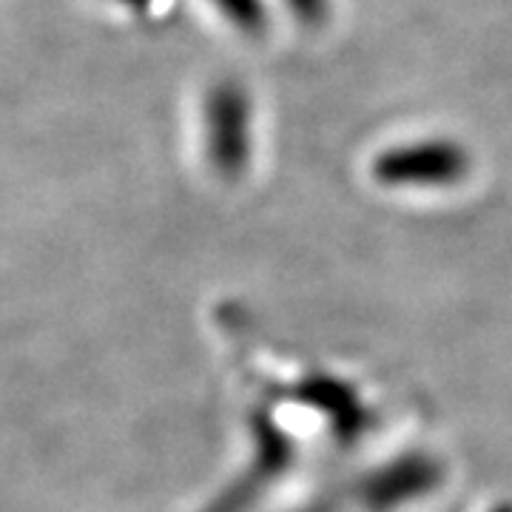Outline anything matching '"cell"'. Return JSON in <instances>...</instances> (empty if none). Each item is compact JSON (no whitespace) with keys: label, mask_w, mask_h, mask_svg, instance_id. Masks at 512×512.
<instances>
[{"label":"cell","mask_w":512,"mask_h":512,"mask_svg":"<svg viewBox=\"0 0 512 512\" xmlns=\"http://www.w3.org/2000/svg\"><path fill=\"white\" fill-rule=\"evenodd\" d=\"M202 134L222 177L242 174L254 154V97L237 77H222L202 97Z\"/></svg>","instance_id":"6da1fadb"},{"label":"cell","mask_w":512,"mask_h":512,"mask_svg":"<svg viewBox=\"0 0 512 512\" xmlns=\"http://www.w3.org/2000/svg\"><path fill=\"white\" fill-rule=\"evenodd\" d=\"M470 168V154L458 140L430 137L384 148L373 160V177L393 188H436L458 183Z\"/></svg>","instance_id":"7a4b0ae2"},{"label":"cell","mask_w":512,"mask_h":512,"mask_svg":"<svg viewBox=\"0 0 512 512\" xmlns=\"http://www.w3.org/2000/svg\"><path fill=\"white\" fill-rule=\"evenodd\" d=\"M208 3L242 35H259L268 26L265 0H208Z\"/></svg>","instance_id":"3957f363"},{"label":"cell","mask_w":512,"mask_h":512,"mask_svg":"<svg viewBox=\"0 0 512 512\" xmlns=\"http://www.w3.org/2000/svg\"><path fill=\"white\" fill-rule=\"evenodd\" d=\"M293 18H299L305 26H322L330 15V0H285Z\"/></svg>","instance_id":"277c9868"},{"label":"cell","mask_w":512,"mask_h":512,"mask_svg":"<svg viewBox=\"0 0 512 512\" xmlns=\"http://www.w3.org/2000/svg\"><path fill=\"white\" fill-rule=\"evenodd\" d=\"M114 3L128 9V12H134V15H151V12H157L163 6V0H114Z\"/></svg>","instance_id":"5b68a950"}]
</instances>
